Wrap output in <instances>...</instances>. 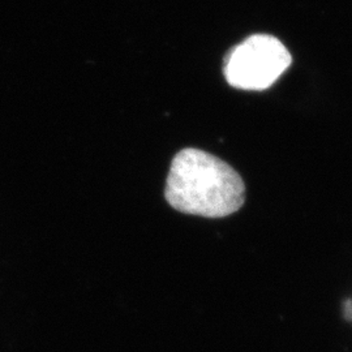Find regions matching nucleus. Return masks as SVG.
I'll list each match as a JSON object with an SVG mask.
<instances>
[{"label":"nucleus","mask_w":352,"mask_h":352,"mask_svg":"<svg viewBox=\"0 0 352 352\" xmlns=\"http://www.w3.org/2000/svg\"><path fill=\"white\" fill-rule=\"evenodd\" d=\"M164 197L177 212L222 218L239 210L245 188L239 174L226 162L188 148L173 160Z\"/></svg>","instance_id":"nucleus-1"},{"label":"nucleus","mask_w":352,"mask_h":352,"mask_svg":"<svg viewBox=\"0 0 352 352\" xmlns=\"http://www.w3.org/2000/svg\"><path fill=\"white\" fill-rule=\"evenodd\" d=\"M289 64L291 55L279 39L256 34L228 54L225 76L234 88L265 90L277 81Z\"/></svg>","instance_id":"nucleus-2"}]
</instances>
